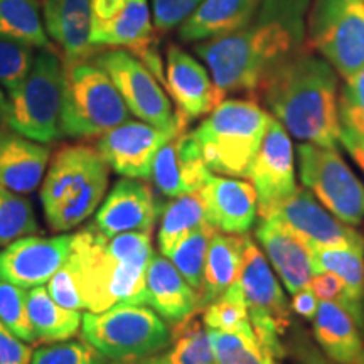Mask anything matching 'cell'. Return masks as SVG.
<instances>
[{"label":"cell","instance_id":"8d00e7d4","mask_svg":"<svg viewBox=\"0 0 364 364\" xmlns=\"http://www.w3.org/2000/svg\"><path fill=\"white\" fill-rule=\"evenodd\" d=\"M203 324L206 329L223 332H238L252 327L248 306L238 282L203 309Z\"/></svg>","mask_w":364,"mask_h":364},{"label":"cell","instance_id":"ba28073f","mask_svg":"<svg viewBox=\"0 0 364 364\" xmlns=\"http://www.w3.org/2000/svg\"><path fill=\"white\" fill-rule=\"evenodd\" d=\"M65 63L53 48L36 54L27 78L9 93V129L39 144L61 136Z\"/></svg>","mask_w":364,"mask_h":364},{"label":"cell","instance_id":"603a6c76","mask_svg":"<svg viewBox=\"0 0 364 364\" xmlns=\"http://www.w3.org/2000/svg\"><path fill=\"white\" fill-rule=\"evenodd\" d=\"M44 29L61 48L63 63L75 65L97 54L91 44V0H44Z\"/></svg>","mask_w":364,"mask_h":364},{"label":"cell","instance_id":"4dcf8cb0","mask_svg":"<svg viewBox=\"0 0 364 364\" xmlns=\"http://www.w3.org/2000/svg\"><path fill=\"white\" fill-rule=\"evenodd\" d=\"M159 221H161L157 233L159 250L164 257H169V253L186 236L204 223H209L201 191L177 196L169 203L162 204Z\"/></svg>","mask_w":364,"mask_h":364},{"label":"cell","instance_id":"f907efd6","mask_svg":"<svg viewBox=\"0 0 364 364\" xmlns=\"http://www.w3.org/2000/svg\"><path fill=\"white\" fill-rule=\"evenodd\" d=\"M9 129V98L0 88V134Z\"/></svg>","mask_w":364,"mask_h":364},{"label":"cell","instance_id":"9c48e42d","mask_svg":"<svg viewBox=\"0 0 364 364\" xmlns=\"http://www.w3.org/2000/svg\"><path fill=\"white\" fill-rule=\"evenodd\" d=\"M238 284L248 306L250 321L260 344L280 361L287 359L285 339L292 327V309L282 289L279 277L262 248L245 235L243 263Z\"/></svg>","mask_w":364,"mask_h":364},{"label":"cell","instance_id":"d590c367","mask_svg":"<svg viewBox=\"0 0 364 364\" xmlns=\"http://www.w3.org/2000/svg\"><path fill=\"white\" fill-rule=\"evenodd\" d=\"M38 230L31 203L0 184V247L6 248L16 240L38 233Z\"/></svg>","mask_w":364,"mask_h":364},{"label":"cell","instance_id":"ac0fdd59","mask_svg":"<svg viewBox=\"0 0 364 364\" xmlns=\"http://www.w3.org/2000/svg\"><path fill=\"white\" fill-rule=\"evenodd\" d=\"M162 204L147 182L125 177L117 181L100 204L95 226L107 238L124 233L152 235Z\"/></svg>","mask_w":364,"mask_h":364},{"label":"cell","instance_id":"7c38bea8","mask_svg":"<svg viewBox=\"0 0 364 364\" xmlns=\"http://www.w3.org/2000/svg\"><path fill=\"white\" fill-rule=\"evenodd\" d=\"M95 63L110 76L130 113L162 130H188L177 120L167 91L135 54L108 48L95 56Z\"/></svg>","mask_w":364,"mask_h":364},{"label":"cell","instance_id":"ffe728a7","mask_svg":"<svg viewBox=\"0 0 364 364\" xmlns=\"http://www.w3.org/2000/svg\"><path fill=\"white\" fill-rule=\"evenodd\" d=\"M167 95L176 103V117L181 125L189 127L191 122L206 117L220 103L211 76L206 68L177 44H171L166 53Z\"/></svg>","mask_w":364,"mask_h":364},{"label":"cell","instance_id":"f1b7e54d","mask_svg":"<svg viewBox=\"0 0 364 364\" xmlns=\"http://www.w3.org/2000/svg\"><path fill=\"white\" fill-rule=\"evenodd\" d=\"M314 268L317 272H332L344 285L341 306L361 327L364 334V252L356 248H318L314 250Z\"/></svg>","mask_w":364,"mask_h":364},{"label":"cell","instance_id":"bcb514c9","mask_svg":"<svg viewBox=\"0 0 364 364\" xmlns=\"http://www.w3.org/2000/svg\"><path fill=\"white\" fill-rule=\"evenodd\" d=\"M309 289L321 300H334L341 302L344 297V285L338 275L332 272H317L314 273L309 284Z\"/></svg>","mask_w":364,"mask_h":364},{"label":"cell","instance_id":"836d02e7","mask_svg":"<svg viewBox=\"0 0 364 364\" xmlns=\"http://www.w3.org/2000/svg\"><path fill=\"white\" fill-rule=\"evenodd\" d=\"M208 332L215 354V364H284V361L263 348L253 327L238 332L211 329H208Z\"/></svg>","mask_w":364,"mask_h":364},{"label":"cell","instance_id":"74e56055","mask_svg":"<svg viewBox=\"0 0 364 364\" xmlns=\"http://www.w3.org/2000/svg\"><path fill=\"white\" fill-rule=\"evenodd\" d=\"M0 322L26 343H36L27 312V294L19 285L0 279Z\"/></svg>","mask_w":364,"mask_h":364},{"label":"cell","instance_id":"8992f818","mask_svg":"<svg viewBox=\"0 0 364 364\" xmlns=\"http://www.w3.org/2000/svg\"><path fill=\"white\" fill-rule=\"evenodd\" d=\"M81 336L112 363H130L156 356L171 344V327L154 311L120 304L81 318Z\"/></svg>","mask_w":364,"mask_h":364},{"label":"cell","instance_id":"2e32d148","mask_svg":"<svg viewBox=\"0 0 364 364\" xmlns=\"http://www.w3.org/2000/svg\"><path fill=\"white\" fill-rule=\"evenodd\" d=\"M176 134L179 132L162 130L147 122L127 120L100 135L97 149L117 174L149 181L159 149Z\"/></svg>","mask_w":364,"mask_h":364},{"label":"cell","instance_id":"b9f144b4","mask_svg":"<svg viewBox=\"0 0 364 364\" xmlns=\"http://www.w3.org/2000/svg\"><path fill=\"white\" fill-rule=\"evenodd\" d=\"M201 2L203 0H152L154 27L157 34H167L179 27Z\"/></svg>","mask_w":364,"mask_h":364},{"label":"cell","instance_id":"f35d334b","mask_svg":"<svg viewBox=\"0 0 364 364\" xmlns=\"http://www.w3.org/2000/svg\"><path fill=\"white\" fill-rule=\"evenodd\" d=\"M34 48L17 39L0 38V86L12 93L27 78L34 65Z\"/></svg>","mask_w":364,"mask_h":364},{"label":"cell","instance_id":"c3c4849f","mask_svg":"<svg viewBox=\"0 0 364 364\" xmlns=\"http://www.w3.org/2000/svg\"><path fill=\"white\" fill-rule=\"evenodd\" d=\"M124 4L125 0H95L91 4V9H93V24H100V22L112 19L124 7Z\"/></svg>","mask_w":364,"mask_h":364},{"label":"cell","instance_id":"cb8c5ba5","mask_svg":"<svg viewBox=\"0 0 364 364\" xmlns=\"http://www.w3.org/2000/svg\"><path fill=\"white\" fill-rule=\"evenodd\" d=\"M147 304L167 324L174 326L201 312L199 295L167 257L154 253L145 273Z\"/></svg>","mask_w":364,"mask_h":364},{"label":"cell","instance_id":"83f0119b","mask_svg":"<svg viewBox=\"0 0 364 364\" xmlns=\"http://www.w3.org/2000/svg\"><path fill=\"white\" fill-rule=\"evenodd\" d=\"M257 6L258 0H203L179 26L177 34L184 43L220 38L240 29Z\"/></svg>","mask_w":364,"mask_h":364},{"label":"cell","instance_id":"db71d44e","mask_svg":"<svg viewBox=\"0 0 364 364\" xmlns=\"http://www.w3.org/2000/svg\"><path fill=\"white\" fill-rule=\"evenodd\" d=\"M95 2V0H91V4H93Z\"/></svg>","mask_w":364,"mask_h":364},{"label":"cell","instance_id":"5bb4252c","mask_svg":"<svg viewBox=\"0 0 364 364\" xmlns=\"http://www.w3.org/2000/svg\"><path fill=\"white\" fill-rule=\"evenodd\" d=\"M247 179L257 191L262 220H268L273 209L297 189L292 139L277 118H270L260 149L248 167Z\"/></svg>","mask_w":364,"mask_h":364},{"label":"cell","instance_id":"f546056e","mask_svg":"<svg viewBox=\"0 0 364 364\" xmlns=\"http://www.w3.org/2000/svg\"><path fill=\"white\" fill-rule=\"evenodd\" d=\"M27 312L36 339L51 344L75 338L83 318L80 311H71L54 302L48 289L43 285L34 287L27 294Z\"/></svg>","mask_w":364,"mask_h":364},{"label":"cell","instance_id":"7dc6e473","mask_svg":"<svg viewBox=\"0 0 364 364\" xmlns=\"http://www.w3.org/2000/svg\"><path fill=\"white\" fill-rule=\"evenodd\" d=\"M318 307V299L317 295L312 292L311 289H302L299 292L292 294V300H290V309L295 316L302 317L304 321L311 322L314 316H316Z\"/></svg>","mask_w":364,"mask_h":364},{"label":"cell","instance_id":"e575fe53","mask_svg":"<svg viewBox=\"0 0 364 364\" xmlns=\"http://www.w3.org/2000/svg\"><path fill=\"white\" fill-rule=\"evenodd\" d=\"M216 228L211 223H204L198 230L186 236L177 247L169 253V260L181 272V275L188 280V284L198 292L201 290L204 263L211 236L215 235Z\"/></svg>","mask_w":364,"mask_h":364},{"label":"cell","instance_id":"ee69618b","mask_svg":"<svg viewBox=\"0 0 364 364\" xmlns=\"http://www.w3.org/2000/svg\"><path fill=\"white\" fill-rule=\"evenodd\" d=\"M287 359H292V364H338L326 356L321 348L314 343L306 329L300 326L290 327L287 334Z\"/></svg>","mask_w":364,"mask_h":364},{"label":"cell","instance_id":"52a82bcc","mask_svg":"<svg viewBox=\"0 0 364 364\" xmlns=\"http://www.w3.org/2000/svg\"><path fill=\"white\" fill-rule=\"evenodd\" d=\"M130 110L110 76L95 61L65 65L61 136L91 139L130 118Z\"/></svg>","mask_w":364,"mask_h":364},{"label":"cell","instance_id":"3957f363","mask_svg":"<svg viewBox=\"0 0 364 364\" xmlns=\"http://www.w3.org/2000/svg\"><path fill=\"white\" fill-rule=\"evenodd\" d=\"M149 233L107 238L91 223L73 235L68 260L75 270L88 312H103L120 304L145 306V273L152 258Z\"/></svg>","mask_w":364,"mask_h":364},{"label":"cell","instance_id":"7402d4cb","mask_svg":"<svg viewBox=\"0 0 364 364\" xmlns=\"http://www.w3.org/2000/svg\"><path fill=\"white\" fill-rule=\"evenodd\" d=\"M255 238L290 294L307 289L316 273L312 247L277 220H262Z\"/></svg>","mask_w":364,"mask_h":364},{"label":"cell","instance_id":"484cf974","mask_svg":"<svg viewBox=\"0 0 364 364\" xmlns=\"http://www.w3.org/2000/svg\"><path fill=\"white\" fill-rule=\"evenodd\" d=\"M316 344L338 364H354L364 349V334L354 317L339 302L321 300L312 318Z\"/></svg>","mask_w":364,"mask_h":364},{"label":"cell","instance_id":"9a60e30c","mask_svg":"<svg viewBox=\"0 0 364 364\" xmlns=\"http://www.w3.org/2000/svg\"><path fill=\"white\" fill-rule=\"evenodd\" d=\"M91 44L95 48H120L135 54L164 85L162 58L159 54V34L150 19L147 0H125L112 19L93 24Z\"/></svg>","mask_w":364,"mask_h":364},{"label":"cell","instance_id":"816d5d0a","mask_svg":"<svg viewBox=\"0 0 364 364\" xmlns=\"http://www.w3.org/2000/svg\"><path fill=\"white\" fill-rule=\"evenodd\" d=\"M120 364H154L152 359L149 358H144V359H136V361H130V363H120Z\"/></svg>","mask_w":364,"mask_h":364},{"label":"cell","instance_id":"d6a6232c","mask_svg":"<svg viewBox=\"0 0 364 364\" xmlns=\"http://www.w3.org/2000/svg\"><path fill=\"white\" fill-rule=\"evenodd\" d=\"M0 38L22 41L38 49L53 48L36 0H0Z\"/></svg>","mask_w":364,"mask_h":364},{"label":"cell","instance_id":"277c9868","mask_svg":"<svg viewBox=\"0 0 364 364\" xmlns=\"http://www.w3.org/2000/svg\"><path fill=\"white\" fill-rule=\"evenodd\" d=\"M108 169L91 145H65L54 154L41 186L44 218L53 231L68 233L97 211L107 194Z\"/></svg>","mask_w":364,"mask_h":364},{"label":"cell","instance_id":"f5cc1de1","mask_svg":"<svg viewBox=\"0 0 364 364\" xmlns=\"http://www.w3.org/2000/svg\"><path fill=\"white\" fill-rule=\"evenodd\" d=\"M354 364H364V349H363V353H361V356H359L356 361H354Z\"/></svg>","mask_w":364,"mask_h":364},{"label":"cell","instance_id":"1f68e13d","mask_svg":"<svg viewBox=\"0 0 364 364\" xmlns=\"http://www.w3.org/2000/svg\"><path fill=\"white\" fill-rule=\"evenodd\" d=\"M198 314L171 327V344L156 356H150L154 364H215L209 332Z\"/></svg>","mask_w":364,"mask_h":364},{"label":"cell","instance_id":"d4e9b609","mask_svg":"<svg viewBox=\"0 0 364 364\" xmlns=\"http://www.w3.org/2000/svg\"><path fill=\"white\" fill-rule=\"evenodd\" d=\"M51 149L16 132L0 134V184L17 194L39 188L48 169Z\"/></svg>","mask_w":364,"mask_h":364},{"label":"cell","instance_id":"4fadbf2b","mask_svg":"<svg viewBox=\"0 0 364 364\" xmlns=\"http://www.w3.org/2000/svg\"><path fill=\"white\" fill-rule=\"evenodd\" d=\"M268 220L282 223L314 250L356 248L364 252L361 231L332 215L307 188L295 189L273 209Z\"/></svg>","mask_w":364,"mask_h":364},{"label":"cell","instance_id":"f6af8a7d","mask_svg":"<svg viewBox=\"0 0 364 364\" xmlns=\"http://www.w3.org/2000/svg\"><path fill=\"white\" fill-rule=\"evenodd\" d=\"M33 348L0 322V364H31Z\"/></svg>","mask_w":364,"mask_h":364},{"label":"cell","instance_id":"60d3db41","mask_svg":"<svg viewBox=\"0 0 364 364\" xmlns=\"http://www.w3.org/2000/svg\"><path fill=\"white\" fill-rule=\"evenodd\" d=\"M341 129L351 132L364 142V68L346 80L339 95Z\"/></svg>","mask_w":364,"mask_h":364},{"label":"cell","instance_id":"7a4b0ae2","mask_svg":"<svg viewBox=\"0 0 364 364\" xmlns=\"http://www.w3.org/2000/svg\"><path fill=\"white\" fill-rule=\"evenodd\" d=\"M255 98L294 139L322 147L338 145V73L307 44L268 73Z\"/></svg>","mask_w":364,"mask_h":364},{"label":"cell","instance_id":"5b68a950","mask_svg":"<svg viewBox=\"0 0 364 364\" xmlns=\"http://www.w3.org/2000/svg\"><path fill=\"white\" fill-rule=\"evenodd\" d=\"M270 118L255 100L228 98L218 103L193 130L208 169L220 176L247 177Z\"/></svg>","mask_w":364,"mask_h":364},{"label":"cell","instance_id":"4316f807","mask_svg":"<svg viewBox=\"0 0 364 364\" xmlns=\"http://www.w3.org/2000/svg\"><path fill=\"white\" fill-rule=\"evenodd\" d=\"M243 250L245 235H230L216 230L211 236L199 290L201 311L238 282Z\"/></svg>","mask_w":364,"mask_h":364},{"label":"cell","instance_id":"ab89813d","mask_svg":"<svg viewBox=\"0 0 364 364\" xmlns=\"http://www.w3.org/2000/svg\"><path fill=\"white\" fill-rule=\"evenodd\" d=\"M31 364H110V361L83 339L61 341L39 348L34 351Z\"/></svg>","mask_w":364,"mask_h":364},{"label":"cell","instance_id":"6da1fadb","mask_svg":"<svg viewBox=\"0 0 364 364\" xmlns=\"http://www.w3.org/2000/svg\"><path fill=\"white\" fill-rule=\"evenodd\" d=\"M311 4L258 0L253 16L240 29L194 46L211 73L220 103L235 93L255 98L268 73L307 44Z\"/></svg>","mask_w":364,"mask_h":364},{"label":"cell","instance_id":"d6986e66","mask_svg":"<svg viewBox=\"0 0 364 364\" xmlns=\"http://www.w3.org/2000/svg\"><path fill=\"white\" fill-rule=\"evenodd\" d=\"M71 243L73 235L16 240L0 252V279L22 289L44 285L68 260Z\"/></svg>","mask_w":364,"mask_h":364},{"label":"cell","instance_id":"7bdbcfd3","mask_svg":"<svg viewBox=\"0 0 364 364\" xmlns=\"http://www.w3.org/2000/svg\"><path fill=\"white\" fill-rule=\"evenodd\" d=\"M48 292L53 300L61 307L71 309V311H83L85 302L80 294L78 282H76L75 270L70 260L63 263V267L54 273L48 282Z\"/></svg>","mask_w":364,"mask_h":364},{"label":"cell","instance_id":"30bf717a","mask_svg":"<svg viewBox=\"0 0 364 364\" xmlns=\"http://www.w3.org/2000/svg\"><path fill=\"white\" fill-rule=\"evenodd\" d=\"M307 46L344 80L364 68V0H312Z\"/></svg>","mask_w":364,"mask_h":364},{"label":"cell","instance_id":"44dd1931","mask_svg":"<svg viewBox=\"0 0 364 364\" xmlns=\"http://www.w3.org/2000/svg\"><path fill=\"white\" fill-rule=\"evenodd\" d=\"M201 196L206 218L218 231L230 235H247L258 215V196L252 182L216 176L213 172Z\"/></svg>","mask_w":364,"mask_h":364},{"label":"cell","instance_id":"e0dca14e","mask_svg":"<svg viewBox=\"0 0 364 364\" xmlns=\"http://www.w3.org/2000/svg\"><path fill=\"white\" fill-rule=\"evenodd\" d=\"M211 174L193 130H184L159 149L149 181L157 196L174 199L201 191Z\"/></svg>","mask_w":364,"mask_h":364},{"label":"cell","instance_id":"8fae6325","mask_svg":"<svg viewBox=\"0 0 364 364\" xmlns=\"http://www.w3.org/2000/svg\"><path fill=\"white\" fill-rule=\"evenodd\" d=\"M297 161L304 188L346 225H361L364 221V184L336 147L304 142L297 147Z\"/></svg>","mask_w":364,"mask_h":364},{"label":"cell","instance_id":"681fc988","mask_svg":"<svg viewBox=\"0 0 364 364\" xmlns=\"http://www.w3.org/2000/svg\"><path fill=\"white\" fill-rule=\"evenodd\" d=\"M339 142L343 144V147L351 154V157L356 161V164L361 167V171L364 172V142L361 139H358L356 135H353L351 132L341 129L339 134Z\"/></svg>","mask_w":364,"mask_h":364}]
</instances>
